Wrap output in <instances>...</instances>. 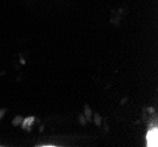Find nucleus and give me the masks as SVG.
Returning a JSON list of instances; mask_svg holds the SVG:
<instances>
[{
	"label": "nucleus",
	"mask_w": 158,
	"mask_h": 147,
	"mask_svg": "<svg viewBox=\"0 0 158 147\" xmlns=\"http://www.w3.org/2000/svg\"><path fill=\"white\" fill-rule=\"evenodd\" d=\"M146 144L149 147H157L158 146V129L153 128L149 131L146 135Z\"/></svg>",
	"instance_id": "1"
}]
</instances>
